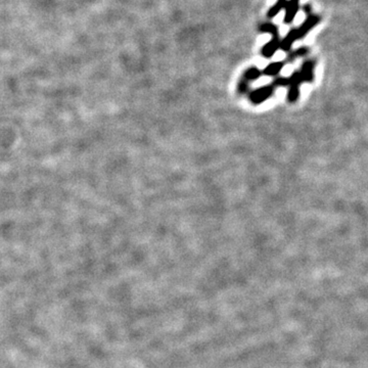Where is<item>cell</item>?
Wrapping results in <instances>:
<instances>
[{
  "label": "cell",
  "mask_w": 368,
  "mask_h": 368,
  "mask_svg": "<svg viewBox=\"0 0 368 368\" xmlns=\"http://www.w3.org/2000/svg\"><path fill=\"white\" fill-rule=\"evenodd\" d=\"M249 85H250V82L245 79H243L241 82H239L238 87H237L239 93H246V92L249 90Z\"/></svg>",
  "instance_id": "4fadbf2b"
},
{
  "label": "cell",
  "mask_w": 368,
  "mask_h": 368,
  "mask_svg": "<svg viewBox=\"0 0 368 368\" xmlns=\"http://www.w3.org/2000/svg\"><path fill=\"white\" fill-rule=\"evenodd\" d=\"M286 2H287V0H277L276 3L269 8V10L267 12L268 18H273V17L277 15L285 7Z\"/></svg>",
  "instance_id": "9c48e42d"
},
{
  "label": "cell",
  "mask_w": 368,
  "mask_h": 368,
  "mask_svg": "<svg viewBox=\"0 0 368 368\" xmlns=\"http://www.w3.org/2000/svg\"><path fill=\"white\" fill-rule=\"evenodd\" d=\"M314 62L307 61L303 64L301 69V76L303 78V81L312 83L313 79H314Z\"/></svg>",
  "instance_id": "52a82bcc"
},
{
  "label": "cell",
  "mask_w": 368,
  "mask_h": 368,
  "mask_svg": "<svg viewBox=\"0 0 368 368\" xmlns=\"http://www.w3.org/2000/svg\"><path fill=\"white\" fill-rule=\"evenodd\" d=\"M284 64L282 62H275L270 65H268L262 72L263 75L265 76H275L281 72L283 69Z\"/></svg>",
  "instance_id": "ba28073f"
},
{
  "label": "cell",
  "mask_w": 368,
  "mask_h": 368,
  "mask_svg": "<svg viewBox=\"0 0 368 368\" xmlns=\"http://www.w3.org/2000/svg\"><path fill=\"white\" fill-rule=\"evenodd\" d=\"M308 52V49L306 48V47H304V48H299V49H297L296 51H292L289 55H288V62H292L294 59H297V58H299V57H302V55H304L305 53H307Z\"/></svg>",
  "instance_id": "7c38bea8"
},
{
  "label": "cell",
  "mask_w": 368,
  "mask_h": 368,
  "mask_svg": "<svg viewBox=\"0 0 368 368\" xmlns=\"http://www.w3.org/2000/svg\"><path fill=\"white\" fill-rule=\"evenodd\" d=\"M299 4H300V0H287L286 5L284 7L285 13H284V18H283V23L284 24H290L296 17L298 11H299Z\"/></svg>",
  "instance_id": "5b68a950"
},
{
  "label": "cell",
  "mask_w": 368,
  "mask_h": 368,
  "mask_svg": "<svg viewBox=\"0 0 368 368\" xmlns=\"http://www.w3.org/2000/svg\"><path fill=\"white\" fill-rule=\"evenodd\" d=\"M274 92V86L273 85H266L263 87L258 88L257 90L253 91L250 94V99L253 103L259 104L263 101H265L268 97H270Z\"/></svg>",
  "instance_id": "7a4b0ae2"
},
{
  "label": "cell",
  "mask_w": 368,
  "mask_h": 368,
  "mask_svg": "<svg viewBox=\"0 0 368 368\" xmlns=\"http://www.w3.org/2000/svg\"><path fill=\"white\" fill-rule=\"evenodd\" d=\"M319 21H320V18H319L318 15L309 14L306 20L303 22V24L300 27L296 28L299 39H302L303 37H305L308 34L309 31H311L313 28H314L318 24Z\"/></svg>",
  "instance_id": "3957f363"
},
{
  "label": "cell",
  "mask_w": 368,
  "mask_h": 368,
  "mask_svg": "<svg viewBox=\"0 0 368 368\" xmlns=\"http://www.w3.org/2000/svg\"><path fill=\"white\" fill-rule=\"evenodd\" d=\"M262 75V72L258 69L257 67H252L250 69H248L245 73L244 75V79L247 80V81H253V80H257L259 79Z\"/></svg>",
  "instance_id": "30bf717a"
},
{
  "label": "cell",
  "mask_w": 368,
  "mask_h": 368,
  "mask_svg": "<svg viewBox=\"0 0 368 368\" xmlns=\"http://www.w3.org/2000/svg\"><path fill=\"white\" fill-rule=\"evenodd\" d=\"M280 45V37L278 35H274L272 36V39L263 46L261 53L265 59H270L275 54V52L278 50Z\"/></svg>",
  "instance_id": "277c9868"
},
{
  "label": "cell",
  "mask_w": 368,
  "mask_h": 368,
  "mask_svg": "<svg viewBox=\"0 0 368 368\" xmlns=\"http://www.w3.org/2000/svg\"><path fill=\"white\" fill-rule=\"evenodd\" d=\"M273 86H286L288 85V78L285 77H278L273 81Z\"/></svg>",
  "instance_id": "5bb4252c"
},
{
  "label": "cell",
  "mask_w": 368,
  "mask_h": 368,
  "mask_svg": "<svg viewBox=\"0 0 368 368\" xmlns=\"http://www.w3.org/2000/svg\"><path fill=\"white\" fill-rule=\"evenodd\" d=\"M260 32H263V33H268V34H271L272 36L274 35H278L279 34V30H278V27L272 24V23H266V24H263L260 26L259 28Z\"/></svg>",
  "instance_id": "8fae6325"
},
{
  "label": "cell",
  "mask_w": 368,
  "mask_h": 368,
  "mask_svg": "<svg viewBox=\"0 0 368 368\" xmlns=\"http://www.w3.org/2000/svg\"><path fill=\"white\" fill-rule=\"evenodd\" d=\"M299 37H298V33H297V29L293 28L291 29L287 34L286 36L284 37V38L282 40H280V45H279V48L282 49L283 51H289L293 42L298 40Z\"/></svg>",
  "instance_id": "8992f818"
},
{
  "label": "cell",
  "mask_w": 368,
  "mask_h": 368,
  "mask_svg": "<svg viewBox=\"0 0 368 368\" xmlns=\"http://www.w3.org/2000/svg\"><path fill=\"white\" fill-rule=\"evenodd\" d=\"M303 82V78L300 72H293L288 78L289 90L287 92V99L290 102L297 101L300 94V85Z\"/></svg>",
  "instance_id": "6da1fadb"
}]
</instances>
